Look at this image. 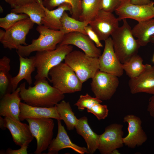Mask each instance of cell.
Listing matches in <instances>:
<instances>
[{
    "label": "cell",
    "mask_w": 154,
    "mask_h": 154,
    "mask_svg": "<svg viewBox=\"0 0 154 154\" xmlns=\"http://www.w3.org/2000/svg\"><path fill=\"white\" fill-rule=\"evenodd\" d=\"M40 5L45 12V15L42 20V24L50 29L60 30L62 27L61 19L64 12L71 11V6L68 3L62 4L55 9L49 10L43 5L42 0H36Z\"/></svg>",
    "instance_id": "44dd1931"
},
{
    "label": "cell",
    "mask_w": 154,
    "mask_h": 154,
    "mask_svg": "<svg viewBox=\"0 0 154 154\" xmlns=\"http://www.w3.org/2000/svg\"><path fill=\"white\" fill-rule=\"evenodd\" d=\"M123 0H102L101 9L112 13L120 6Z\"/></svg>",
    "instance_id": "e575fe53"
},
{
    "label": "cell",
    "mask_w": 154,
    "mask_h": 154,
    "mask_svg": "<svg viewBox=\"0 0 154 154\" xmlns=\"http://www.w3.org/2000/svg\"><path fill=\"white\" fill-rule=\"evenodd\" d=\"M145 65L141 74L129 81V87L132 94L144 93L154 95V65L148 64Z\"/></svg>",
    "instance_id": "e0dca14e"
},
{
    "label": "cell",
    "mask_w": 154,
    "mask_h": 154,
    "mask_svg": "<svg viewBox=\"0 0 154 154\" xmlns=\"http://www.w3.org/2000/svg\"><path fill=\"white\" fill-rule=\"evenodd\" d=\"M150 42L154 43V34L152 35L150 39Z\"/></svg>",
    "instance_id": "f6af8a7d"
},
{
    "label": "cell",
    "mask_w": 154,
    "mask_h": 154,
    "mask_svg": "<svg viewBox=\"0 0 154 154\" xmlns=\"http://www.w3.org/2000/svg\"><path fill=\"white\" fill-rule=\"evenodd\" d=\"M32 135L36 139L37 147L34 153L40 154L48 149L52 140L54 123L51 118L26 119Z\"/></svg>",
    "instance_id": "52a82bcc"
},
{
    "label": "cell",
    "mask_w": 154,
    "mask_h": 154,
    "mask_svg": "<svg viewBox=\"0 0 154 154\" xmlns=\"http://www.w3.org/2000/svg\"><path fill=\"white\" fill-rule=\"evenodd\" d=\"M131 31L141 46H146L154 34V18L138 22L131 29Z\"/></svg>",
    "instance_id": "cb8c5ba5"
},
{
    "label": "cell",
    "mask_w": 154,
    "mask_h": 154,
    "mask_svg": "<svg viewBox=\"0 0 154 154\" xmlns=\"http://www.w3.org/2000/svg\"><path fill=\"white\" fill-rule=\"evenodd\" d=\"M20 88L11 93H7L0 97V115L4 117L11 116L20 120V104L21 100L19 94Z\"/></svg>",
    "instance_id": "d6986e66"
},
{
    "label": "cell",
    "mask_w": 154,
    "mask_h": 154,
    "mask_svg": "<svg viewBox=\"0 0 154 154\" xmlns=\"http://www.w3.org/2000/svg\"><path fill=\"white\" fill-rule=\"evenodd\" d=\"M13 8L17 5V0H4Z\"/></svg>",
    "instance_id": "60d3db41"
},
{
    "label": "cell",
    "mask_w": 154,
    "mask_h": 154,
    "mask_svg": "<svg viewBox=\"0 0 154 154\" xmlns=\"http://www.w3.org/2000/svg\"><path fill=\"white\" fill-rule=\"evenodd\" d=\"M143 61L141 57L136 54L122 64L124 71L130 78L137 77L143 71L145 65L143 64Z\"/></svg>",
    "instance_id": "f546056e"
},
{
    "label": "cell",
    "mask_w": 154,
    "mask_h": 154,
    "mask_svg": "<svg viewBox=\"0 0 154 154\" xmlns=\"http://www.w3.org/2000/svg\"><path fill=\"white\" fill-rule=\"evenodd\" d=\"M48 75L53 86L64 94L82 90L83 83L74 71L65 63L61 62L52 68Z\"/></svg>",
    "instance_id": "5b68a950"
},
{
    "label": "cell",
    "mask_w": 154,
    "mask_h": 154,
    "mask_svg": "<svg viewBox=\"0 0 154 154\" xmlns=\"http://www.w3.org/2000/svg\"><path fill=\"white\" fill-rule=\"evenodd\" d=\"M123 24L111 35L115 52L123 64L137 54L141 46L134 38L131 28L126 19L122 20Z\"/></svg>",
    "instance_id": "7a4b0ae2"
},
{
    "label": "cell",
    "mask_w": 154,
    "mask_h": 154,
    "mask_svg": "<svg viewBox=\"0 0 154 154\" xmlns=\"http://www.w3.org/2000/svg\"><path fill=\"white\" fill-rule=\"evenodd\" d=\"M102 102V101L101 100L96 97H92L87 93L85 95H80L74 105L77 106L79 110H83L85 108L89 109L94 104Z\"/></svg>",
    "instance_id": "d6a6232c"
},
{
    "label": "cell",
    "mask_w": 154,
    "mask_h": 154,
    "mask_svg": "<svg viewBox=\"0 0 154 154\" xmlns=\"http://www.w3.org/2000/svg\"></svg>",
    "instance_id": "c3c4849f"
},
{
    "label": "cell",
    "mask_w": 154,
    "mask_h": 154,
    "mask_svg": "<svg viewBox=\"0 0 154 154\" xmlns=\"http://www.w3.org/2000/svg\"><path fill=\"white\" fill-rule=\"evenodd\" d=\"M0 9H1V10L0 9L1 12H1H2L3 11V10H2V7H1V6H0Z\"/></svg>",
    "instance_id": "7dc6e473"
},
{
    "label": "cell",
    "mask_w": 154,
    "mask_h": 154,
    "mask_svg": "<svg viewBox=\"0 0 154 154\" xmlns=\"http://www.w3.org/2000/svg\"><path fill=\"white\" fill-rule=\"evenodd\" d=\"M64 60L82 83L92 78L99 70L98 58L89 56L80 51H72Z\"/></svg>",
    "instance_id": "8992f818"
},
{
    "label": "cell",
    "mask_w": 154,
    "mask_h": 154,
    "mask_svg": "<svg viewBox=\"0 0 154 154\" xmlns=\"http://www.w3.org/2000/svg\"><path fill=\"white\" fill-rule=\"evenodd\" d=\"M4 128L9 130L16 145L20 147L23 145L28 146L33 139L29 125L11 116L4 117Z\"/></svg>",
    "instance_id": "9a60e30c"
},
{
    "label": "cell",
    "mask_w": 154,
    "mask_h": 154,
    "mask_svg": "<svg viewBox=\"0 0 154 154\" xmlns=\"http://www.w3.org/2000/svg\"><path fill=\"white\" fill-rule=\"evenodd\" d=\"M61 120L57 121L58 132L55 138L52 139L48 148L47 154H58V152L64 149L69 148L80 154L89 153L87 148L81 147L73 143L71 141Z\"/></svg>",
    "instance_id": "ac0fdd59"
},
{
    "label": "cell",
    "mask_w": 154,
    "mask_h": 154,
    "mask_svg": "<svg viewBox=\"0 0 154 154\" xmlns=\"http://www.w3.org/2000/svg\"><path fill=\"white\" fill-rule=\"evenodd\" d=\"M10 62V59L6 56L0 59V97L6 93L12 92L11 84L12 77L9 74Z\"/></svg>",
    "instance_id": "484cf974"
},
{
    "label": "cell",
    "mask_w": 154,
    "mask_h": 154,
    "mask_svg": "<svg viewBox=\"0 0 154 154\" xmlns=\"http://www.w3.org/2000/svg\"><path fill=\"white\" fill-rule=\"evenodd\" d=\"M36 0H17V5H21L33 2Z\"/></svg>",
    "instance_id": "ab89813d"
},
{
    "label": "cell",
    "mask_w": 154,
    "mask_h": 154,
    "mask_svg": "<svg viewBox=\"0 0 154 154\" xmlns=\"http://www.w3.org/2000/svg\"><path fill=\"white\" fill-rule=\"evenodd\" d=\"M84 30L86 35L94 42L97 47L103 46L97 35L89 25L85 27Z\"/></svg>",
    "instance_id": "d590c367"
},
{
    "label": "cell",
    "mask_w": 154,
    "mask_h": 154,
    "mask_svg": "<svg viewBox=\"0 0 154 154\" xmlns=\"http://www.w3.org/2000/svg\"><path fill=\"white\" fill-rule=\"evenodd\" d=\"M46 79L34 83V86H30L27 88L25 82L21 84L19 87L21 100L29 105L44 108L54 107L63 100L64 94L50 86Z\"/></svg>",
    "instance_id": "6da1fadb"
},
{
    "label": "cell",
    "mask_w": 154,
    "mask_h": 154,
    "mask_svg": "<svg viewBox=\"0 0 154 154\" xmlns=\"http://www.w3.org/2000/svg\"><path fill=\"white\" fill-rule=\"evenodd\" d=\"M73 48L72 45L59 44L52 50L37 51L34 56L37 70L34 83L46 79L50 81L48 76L50 70L61 62Z\"/></svg>",
    "instance_id": "3957f363"
},
{
    "label": "cell",
    "mask_w": 154,
    "mask_h": 154,
    "mask_svg": "<svg viewBox=\"0 0 154 154\" xmlns=\"http://www.w3.org/2000/svg\"><path fill=\"white\" fill-rule=\"evenodd\" d=\"M19 61V69L18 74L12 77L11 84L12 92L17 88L19 83L22 80L25 79L28 84L31 85L32 83V73L35 71V66L34 56L29 58L23 57L18 55Z\"/></svg>",
    "instance_id": "7402d4cb"
},
{
    "label": "cell",
    "mask_w": 154,
    "mask_h": 154,
    "mask_svg": "<svg viewBox=\"0 0 154 154\" xmlns=\"http://www.w3.org/2000/svg\"><path fill=\"white\" fill-rule=\"evenodd\" d=\"M100 104H96L91 108L87 109L88 112L93 114L99 120L104 119L107 117L109 112L107 106Z\"/></svg>",
    "instance_id": "836d02e7"
},
{
    "label": "cell",
    "mask_w": 154,
    "mask_h": 154,
    "mask_svg": "<svg viewBox=\"0 0 154 154\" xmlns=\"http://www.w3.org/2000/svg\"><path fill=\"white\" fill-rule=\"evenodd\" d=\"M119 21L112 13L100 9L89 25L100 40L105 41L119 27Z\"/></svg>",
    "instance_id": "7c38bea8"
},
{
    "label": "cell",
    "mask_w": 154,
    "mask_h": 154,
    "mask_svg": "<svg viewBox=\"0 0 154 154\" xmlns=\"http://www.w3.org/2000/svg\"><path fill=\"white\" fill-rule=\"evenodd\" d=\"M75 128L77 133L84 139L89 153L93 154L98 149L100 135L92 129L88 123L87 117L84 116L79 119Z\"/></svg>",
    "instance_id": "603a6c76"
},
{
    "label": "cell",
    "mask_w": 154,
    "mask_h": 154,
    "mask_svg": "<svg viewBox=\"0 0 154 154\" xmlns=\"http://www.w3.org/2000/svg\"><path fill=\"white\" fill-rule=\"evenodd\" d=\"M11 12L27 15L31 20L38 25H42V20L45 15V12L40 4L36 1L28 4L17 5Z\"/></svg>",
    "instance_id": "d4e9b609"
},
{
    "label": "cell",
    "mask_w": 154,
    "mask_h": 154,
    "mask_svg": "<svg viewBox=\"0 0 154 154\" xmlns=\"http://www.w3.org/2000/svg\"><path fill=\"white\" fill-rule=\"evenodd\" d=\"M42 2L44 6L49 10L64 3L69 4L71 6V17L79 20L81 13V0H43Z\"/></svg>",
    "instance_id": "4dcf8cb0"
},
{
    "label": "cell",
    "mask_w": 154,
    "mask_h": 154,
    "mask_svg": "<svg viewBox=\"0 0 154 154\" xmlns=\"http://www.w3.org/2000/svg\"><path fill=\"white\" fill-rule=\"evenodd\" d=\"M122 125L113 123L107 126L100 135L98 149L102 154H111L113 151L122 147L123 132Z\"/></svg>",
    "instance_id": "8fae6325"
},
{
    "label": "cell",
    "mask_w": 154,
    "mask_h": 154,
    "mask_svg": "<svg viewBox=\"0 0 154 154\" xmlns=\"http://www.w3.org/2000/svg\"><path fill=\"white\" fill-rule=\"evenodd\" d=\"M20 109L19 118L20 121L31 118H50L61 120L55 106L50 108L37 107L21 102Z\"/></svg>",
    "instance_id": "ffe728a7"
},
{
    "label": "cell",
    "mask_w": 154,
    "mask_h": 154,
    "mask_svg": "<svg viewBox=\"0 0 154 154\" xmlns=\"http://www.w3.org/2000/svg\"><path fill=\"white\" fill-rule=\"evenodd\" d=\"M131 0H123L115 11L119 21L130 19L138 22L154 18V2L145 5L134 4Z\"/></svg>",
    "instance_id": "30bf717a"
},
{
    "label": "cell",
    "mask_w": 154,
    "mask_h": 154,
    "mask_svg": "<svg viewBox=\"0 0 154 154\" xmlns=\"http://www.w3.org/2000/svg\"><path fill=\"white\" fill-rule=\"evenodd\" d=\"M34 23L29 17L20 20L5 30L4 36L0 40L4 48L11 50L18 48L22 44L26 46V37Z\"/></svg>",
    "instance_id": "9c48e42d"
},
{
    "label": "cell",
    "mask_w": 154,
    "mask_h": 154,
    "mask_svg": "<svg viewBox=\"0 0 154 154\" xmlns=\"http://www.w3.org/2000/svg\"><path fill=\"white\" fill-rule=\"evenodd\" d=\"M92 79L91 90L95 97L102 101L110 99L119 84L117 76L100 70Z\"/></svg>",
    "instance_id": "ba28073f"
},
{
    "label": "cell",
    "mask_w": 154,
    "mask_h": 154,
    "mask_svg": "<svg viewBox=\"0 0 154 154\" xmlns=\"http://www.w3.org/2000/svg\"><path fill=\"white\" fill-rule=\"evenodd\" d=\"M5 31H4L2 29H0V40L5 35Z\"/></svg>",
    "instance_id": "7bdbcfd3"
},
{
    "label": "cell",
    "mask_w": 154,
    "mask_h": 154,
    "mask_svg": "<svg viewBox=\"0 0 154 154\" xmlns=\"http://www.w3.org/2000/svg\"><path fill=\"white\" fill-rule=\"evenodd\" d=\"M131 3L138 5H145L149 4L151 2L150 0H131Z\"/></svg>",
    "instance_id": "f35d334b"
},
{
    "label": "cell",
    "mask_w": 154,
    "mask_h": 154,
    "mask_svg": "<svg viewBox=\"0 0 154 154\" xmlns=\"http://www.w3.org/2000/svg\"><path fill=\"white\" fill-rule=\"evenodd\" d=\"M4 118H2L1 116L0 117V127L2 129L5 128L4 127Z\"/></svg>",
    "instance_id": "b9f144b4"
},
{
    "label": "cell",
    "mask_w": 154,
    "mask_h": 154,
    "mask_svg": "<svg viewBox=\"0 0 154 154\" xmlns=\"http://www.w3.org/2000/svg\"><path fill=\"white\" fill-rule=\"evenodd\" d=\"M36 30L40 34L38 38L33 39L30 44L19 46L16 51L18 55L25 57L34 51L54 50L65 35L60 30H52L42 25H38Z\"/></svg>",
    "instance_id": "277c9868"
},
{
    "label": "cell",
    "mask_w": 154,
    "mask_h": 154,
    "mask_svg": "<svg viewBox=\"0 0 154 154\" xmlns=\"http://www.w3.org/2000/svg\"><path fill=\"white\" fill-rule=\"evenodd\" d=\"M147 110L150 115L154 118V95L149 100Z\"/></svg>",
    "instance_id": "74e56055"
},
{
    "label": "cell",
    "mask_w": 154,
    "mask_h": 154,
    "mask_svg": "<svg viewBox=\"0 0 154 154\" xmlns=\"http://www.w3.org/2000/svg\"><path fill=\"white\" fill-rule=\"evenodd\" d=\"M123 121L128 124V133L123 141L126 146L131 149L141 145L147 139L142 127V121L138 117L132 114H128L123 118Z\"/></svg>",
    "instance_id": "5bb4252c"
},
{
    "label": "cell",
    "mask_w": 154,
    "mask_h": 154,
    "mask_svg": "<svg viewBox=\"0 0 154 154\" xmlns=\"http://www.w3.org/2000/svg\"><path fill=\"white\" fill-rule=\"evenodd\" d=\"M120 154L119 152L118 151L117 149H116L112 151V152L111 154Z\"/></svg>",
    "instance_id": "ee69618b"
},
{
    "label": "cell",
    "mask_w": 154,
    "mask_h": 154,
    "mask_svg": "<svg viewBox=\"0 0 154 154\" xmlns=\"http://www.w3.org/2000/svg\"><path fill=\"white\" fill-rule=\"evenodd\" d=\"M102 0H81L79 20L89 23L101 9Z\"/></svg>",
    "instance_id": "f1b7e54d"
},
{
    "label": "cell",
    "mask_w": 154,
    "mask_h": 154,
    "mask_svg": "<svg viewBox=\"0 0 154 154\" xmlns=\"http://www.w3.org/2000/svg\"><path fill=\"white\" fill-rule=\"evenodd\" d=\"M104 41L103 52L98 58L99 70L120 77L124 70L122 64L115 52L112 38L110 37Z\"/></svg>",
    "instance_id": "4fadbf2b"
},
{
    "label": "cell",
    "mask_w": 154,
    "mask_h": 154,
    "mask_svg": "<svg viewBox=\"0 0 154 154\" xmlns=\"http://www.w3.org/2000/svg\"><path fill=\"white\" fill-rule=\"evenodd\" d=\"M152 62L154 63V54L153 55L152 59Z\"/></svg>",
    "instance_id": "bcb514c9"
},
{
    "label": "cell",
    "mask_w": 154,
    "mask_h": 154,
    "mask_svg": "<svg viewBox=\"0 0 154 154\" xmlns=\"http://www.w3.org/2000/svg\"><path fill=\"white\" fill-rule=\"evenodd\" d=\"M60 45H74L82 50L87 55L98 58L101 50L87 35L78 32L70 33L64 35Z\"/></svg>",
    "instance_id": "2e32d148"
},
{
    "label": "cell",
    "mask_w": 154,
    "mask_h": 154,
    "mask_svg": "<svg viewBox=\"0 0 154 154\" xmlns=\"http://www.w3.org/2000/svg\"><path fill=\"white\" fill-rule=\"evenodd\" d=\"M28 17L25 14L11 12L5 17L0 18V27L6 30L17 22Z\"/></svg>",
    "instance_id": "1f68e13d"
},
{
    "label": "cell",
    "mask_w": 154,
    "mask_h": 154,
    "mask_svg": "<svg viewBox=\"0 0 154 154\" xmlns=\"http://www.w3.org/2000/svg\"><path fill=\"white\" fill-rule=\"evenodd\" d=\"M61 120H62L69 131L75 128L78 119L75 116L69 103L62 100L55 105Z\"/></svg>",
    "instance_id": "4316f807"
},
{
    "label": "cell",
    "mask_w": 154,
    "mask_h": 154,
    "mask_svg": "<svg viewBox=\"0 0 154 154\" xmlns=\"http://www.w3.org/2000/svg\"><path fill=\"white\" fill-rule=\"evenodd\" d=\"M28 146L23 145L19 149H12L11 148H8L5 151V154H27V149Z\"/></svg>",
    "instance_id": "8d00e7d4"
},
{
    "label": "cell",
    "mask_w": 154,
    "mask_h": 154,
    "mask_svg": "<svg viewBox=\"0 0 154 154\" xmlns=\"http://www.w3.org/2000/svg\"><path fill=\"white\" fill-rule=\"evenodd\" d=\"M60 20L62 27L60 31L65 35L72 32H78L86 35L84 28L89 25V23L70 17L66 11L63 13Z\"/></svg>",
    "instance_id": "83f0119b"
}]
</instances>
